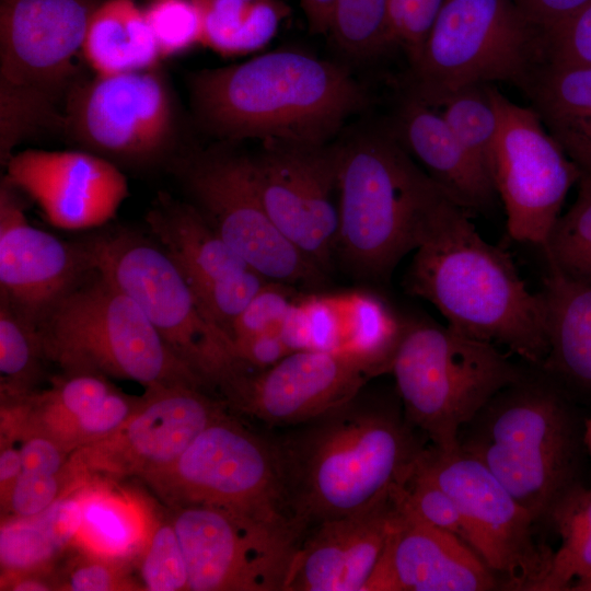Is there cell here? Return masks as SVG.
<instances>
[{"instance_id":"30bf717a","label":"cell","mask_w":591,"mask_h":591,"mask_svg":"<svg viewBox=\"0 0 591 591\" xmlns=\"http://www.w3.org/2000/svg\"><path fill=\"white\" fill-rule=\"evenodd\" d=\"M83 246L92 268L136 301L171 351L206 386L223 392L247 370L232 338L206 316L161 246L129 232L97 236Z\"/></svg>"},{"instance_id":"7bdbcfd3","label":"cell","mask_w":591,"mask_h":591,"mask_svg":"<svg viewBox=\"0 0 591 591\" xmlns=\"http://www.w3.org/2000/svg\"><path fill=\"white\" fill-rule=\"evenodd\" d=\"M445 0H387L389 48L399 46L409 66L419 58L430 28Z\"/></svg>"},{"instance_id":"277c9868","label":"cell","mask_w":591,"mask_h":591,"mask_svg":"<svg viewBox=\"0 0 591 591\" xmlns=\"http://www.w3.org/2000/svg\"><path fill=\"white\" fill-rule=\"evenodd\" d=\"M339 148L335 264L357 280L386 282L420 244L447 194L416 164L391 124L360 131Z\"/></svg>"},{"instance_id":"ba28073f","label":"cell","mask_w":591,"mask_h":591,"mask_svg":"<svg viewBox=\"0 0 591 591\" xmlns=\"http://www.w3.org/2000/svg\"><path fill=\"white\" fill-rule=\"evenodd\" d=\"M391 373L407 422L432 445L459 448L463 428L526 373L497 346L429 318L408 317Z\"/></svg>"},{"instance_id":"e575fe53","label":"cell","mask_w":591,"mask_h":591,"mask_svg":"<svg viewBox=\"0 0 591 591\" xmlns=\"http://www.w3.org/2000/svg\"><path fill=\"white\" fill-rule=\"evenodd\" d=\"M541 248L548 269L591 281V176H580L576 200Z\"/></svg>"},{"instance_id":"44dd1931","label":"cell","mask_w":591,"mask_h":591,"mask_svg":"<svg viewBox=\"0 0 591 591\" xmlns=\"http://www.w3.org/2000/svg\"><path fill=\"white\" fill-rule=\"evenodd\" d=\"M16 188H0V292L37 324L92 268L83 245L73 246L28 223Z\"/></svg>"},{"instance_id":"d590c367","label":"cell","mask_w":591,"mask_h":591,"mask_svg":"<svg viewBox=\"0 0 591 591\" xmlns=\"http://www.w3.org/2000/svg\"><path fill=\"white\" fill-rule=\"evenodd\" d=\"M386 11L387 0H336L328 33L346 55L375 57L389 49Z\"/></svg>"},{"instance_id":"1f68e13d","label":"cell","mask_w":591,"mask_h":591,"mask_svg":"<svg viewBox=\"0 0 591 591\" xmlns=\"http://www.w3.org/2000/svg\"><path fill=\"white\" fill-rule=\"evenodd\" d=\"M201 11V44L222 54L254 50L277 30L285 9L275 0H195Z\"/></svg>"},{"instance_id":"ffe728a7","label":"cell","mask_w":591,"mask_h":591,"mask_svg":"<svg viewBox=\"0 0 591 591\" xmlns=\"http://www.w3.org/2000/svg\"><path fill=\"white\" fill-rule=\"evenodd\" d=\"M5 178L31 197L49 223L63 230L100 227L128 196L125 175L85 150L26 149L5 163Z\"/></svg>"},{"instance_id":"816d5d0a","label":"cell","mask_w":591,"mask_h":591,"mask_svg":"<svg viewBox=\"0 0 591 591\" xmlns=\"http://www.w3.org/2000/svg\"><path fill=\"white\" fill-rule=\"evenodd\" d=\"M1 589L12 591L57 590L56 577L48 570L26 571L1 577Z\"/></svg>"},{"instance_id":"4dcf8cb0","label":"cell","mask_w":591,"mask_h":591,"mask_svg":"<svg viewBox=\"0 0 591 591\" xmlns=\"http://www.w3.org/2000/svg\"><path fill=\"white\" fill-rule=\"evenodd\" d=\"M560 546L552 553L547 569L532 591L569 590L591 575V489L572 485L555 502L549 515Z\"/></svg>"},{"instance_id":"f1b7e54d","label":"cell","mask_w":591,"mask_h":591,"mask_svg":"<svg viewBox=\"0 0 591 591\" xmlns=\"http://www.w3.org/2000/svg\"><path fill=\"white\" fill-rule=\"evenodd\" d=\"M82 57L97 76L157 68L161 56L152 30L135 0H103L86 28Z\"/></svg>"},{"instance_id":"4316f807","label":"cell","mask_w":591,"mask_h":591,"mask_svg":"<svg viewBox=\"0 0 591 591\" xmlns=\"http://www.w3.org/2000/svg\"><path fill=\"white\" fill-rule=\"evenodd\" d=\"M520 91L581 175L591 176V67L545 63Z\"/></svg>"},{"instance_id":"bcb514c9","label":"cell","mask_w":591,"mask_h":591,"mask_svg":"<svg viewBox=\"0 0 591 591\" xmlns=\"http://www.w3.org/2000/svg\"><path fill=\"white\" fill-rule=\"evenodd\" d=\"M71 489L67 468L57 475L22 471L1 506L10 511L11 517L32 518Z\"/></svg>"},{"instance_id":"f6af8a7d","label":"cell","mask_w":591,"mask_h":591,"mask_svg":"<svg viewBox=\"0 0 591 591\" xmlns=\"http://www.w3.org/2000/svg\"><path fill=\"white\" fill-rule=\"evenodd\" d=\"M544 32L547 65L559 68L591 67V1Z\"/></svg>"},{"instance_id":"db71d44e","label":"cell","mask_w":591,"mask_h":591,"mask_svg":"<svg viewBox=\"0 0 591 591\" xmlns=\"http://www.w3.org/2000/svg\"><path fill=\"white\" fill-rule=\"evenodd\" d=\"M569 590L572 591H591V575L580 579L571 584Z\"/></svg>"},{"instance_id":"ac0fdd59","label":"cell","mask_w":591,"mask_h":591,"mask_svg":"<svg viewBox=\"0 0 591 591\" xmlns=\"http://www.w3.org/2000/svg\"><path fill=\"white\" fill-rule=\"evenodd\" d=\"M224 413L223 404L199 387L147 389L144 398L119 429L71 453L69 475L73 482L88 477L141 478L172 464Z\"/></svg>"},{"instance_id":"74e56055","label":"cell","mask_w":591,"mask_h":591,"mask_svg":"<svg viewBox=\"0 0 591 591\" xmlns=\"http://www.w3.org/2000/svg\"><path fill=\"white\" fill-rule=\"evenodd\" d=\"M62 552L38 515L11 517L1 524V577L48 570Z\"/></svg>"},{"instance_id":"8992f818","label":"cell","mask_w":591,"mask_h":591,"mask_svg":"<svg viewBox=\"0 0 591 591\" xmlns=\"http://www.w3.org/2000/svg\"><path fill=\"white\" fill-rule=\"evenodd\" d=\"M103 0H0V155L48 127H62L80 79L78 57Z\"/></svg>"},{"instance_id":"f907efd6","label":"cell","mask_w":591,"mask_h":591,"mask_svg":"<svg viewBox=\"0 0 591 591\" xmlns=\"http://www.w3.org/2000/svg\"><path fill=\"white\" fill-rule=\"evenodd\" d=\"M15 432L4 431V437L1 436L0 451V493L1 505L8 498V495L22 472V454L20 441Z\"/></svg>"},{"instance_id":"c3c4849f","label":"cell","mask_w":591,"mask_h":591,"mask_svg":"<svg viewBox=\"0 0 591 591\" xmlns=\"http://www.w3.org/2000/svg\"><path fill=\"white\" fill-rule=\"evenodd\" d=\"M239 359L246 367L267 369L292 352L279 331H269L233 340Z\"/></svg>"},{"instance_id":"4fadbf2b","label":"cell","mask_w":591,"mask_h":591,"mask_svg":"<svg viewBox=\"0 0 591 591\" xmlns=\"http://www.w3.org/2000/svg\"><path fill=\"white\" fill-rule=\"evenodd\" d=\"M414 470L439 485L456 503L467 544L512 590L532 591L552 552L533 540L534 519L500 480L460 448L422 449Z\"/></svg>"},{"instance_id":"681fc988","label":"cell","mask_w":591,"mask_h":591,"mask_svg":"<svg viewBox=\"0 0 591 591\" xmlns=\"http://www.w3.org/2000/svg\"><path fill=\"white\" fill-rule=\"evenodd\" d=\"M526 18L547 31L591 0H513Z\"/></svg>"},{"instance_id":"8d00e7d4","label":"cell","mask_w":591,"mask_h":591,"mask_svg":"<svg viewBox=\"0 0 591 591\" xmlns=\"http://www.w3.org/2000/svg\"><path fill=\"white\" fill-rule=\"evenodd\" d=\"M340 313L335 294H301L286 316L280 334L292 351H338Z\"/></svg>"},{"instance_id":"5b68a950","label":"cell","mask_w":591,"mask_h":591,"mask_svg":"<svg viewBox=\"0 0 591 591\" xmlns=\"http://www.w3.org/2000/svg\"><path fill=\"white\" fill-rule=\"evenodd\" d=\"M464 428L459 448L483 463L535 522L573 485L575 421L542 369L497 393Z\"/></svg>"},{"instance_id":"e0dca14e","label":"cell","mask_w":591,"mask_h":591,"mask_svg":"<svg viewBox=\"0 0 591 591\" xmlns=\"http://www.w3.org/2000/svg\"><path fill=\"white\" fill-rule=\"evenodd\" d=\"M338 143L263 141L251 157L254 182L278 230L329 275L339 227Z\"/></svg>"},{"instance_id":"ab89813d","label":"cell","mask_w":591,"mask_h":591,"mask_svg":"<svg viewBox=\"0 0 591 591\" xmlns=\"http://www.w3.org/2000/svg\"><path fill=\"white\" fill-rule=\"evenodd\" d=\"M143 11L161 59L201 44L202 16L195 0H151Z\"/></svg>"},{"instance_id":"3957f363","label":"cell","mask_w":591,"mask_h":591,"mask_svg":"<svg viewBox=\"0 0 591 591\" xmlns=\"http://www.w3.org/2000/svg\"><path fill=\"white\" fill-rule=\"evenodd\" d=\"M357 398L277 445L290 507L304 531L386 498L424 449L397 414Z\"/></svg>"},{"instance_id":"d6986e66","label":"cell","mask_w":591,"mask_h":591,"mask_svg":"<svg viewBox=\"0 0 591 591\" xmlns=\"http://www.w3.org/2000/svg\"><path fill=\"white\" fill-rule=\"evenodd\" d=\"M378 366L350 354L296 350L274 366L239 374L223 391L236 409L275 426H297L355 399Z\"/></svg>"},{"instance_id":"60d3db41","label":"cell","mask_w":591,"mask_h":591,"mask_svg":"<svg viewBox=\"0 0 591 591\" xmlns=\"http://www.w3.org/2000/svg\"><path fill=\"white\" fill-rule=\"evenodd\" d=\"M268 281L254 269L192 288L206 316L231 337V328L253 297Z\"/></svg>"},{"instance_id":"52a82bcc","label":"cell","mask_w":591,"mask_h":591,"mask_svg":"<svg viewBox=\"0 0 591 591\" xmlns=\"http://www.w3.org/2000/svg\"><path fill=\"white\" fill-rule=\"evenodd\" d=\"M37 331L45 357L66 373L109 375L147 389L206 387L136 301L94 268L47 312Z\"/></svg>"},{"instance_id":"2e32d148","label":"cell","mask_w":591,"mask_h":591,"mask_svg":"<svg viewBox=\"0 0 591 591\" xmlns=\"http://www.w3.org/2000/svg\"><path fill=\"white\" fill-rule=\"evenodd\" d=\"M488 91L499 116L491 178L508 233L518 242L542 247L581 173L533 109L513 103L493 84Z\"/></svg>"},{"instance_id":"7402d4cb","label":"cell","mask_w":591,"mask_h":591,"mask_svg":"<svg viewBox=\"0 0 591 591\" xmlns=\"http://www.w3.org/2000/svg\"><path fill=\"white\" fill-rule=\"evenodd\" d=\"M395 486L391 490L395 505L393 524L364 591L499 588L497 575L467 543L419 518L399 497Z\"/></svg>"},{"instance_id":"6da1fadb","label":"cell","mask_w":591,"mask_h":591,"mask_svg":"<svg viewBox=\"0 0 591 591\" xmlns=\"http://www.w3.org/2000/svg\"><path fill=\"white\" fill-rule=\"evenodd\" d=\"M403 280L452 328L506 347L542 367L548 352L546 306L503 250L485 241L470 213L444 195L434 207Z\"/></svg>"},{"instance_id":"9a60e30c","label":"cell","mask_w":591,"mask_h":591,"mask_svg":"<svg viewBox=\"0 0 591 591\" xmlns=\"http://www.w3.org/2000/svg\"><path fill=\"white\" fill-rule=\"evenodd\" d=\"M62 128L82 150L148 164L173 144L174 101L157 68L80 78L66 99Z\"/></svg>"},{"instance_id":"d4e9b609","label":"cell","mask_w":591,"mask_h":591,"mask_svg":"<svg viewBox=\"0 0 591 591\" xmlns=\"http://www.w3.org/2000/svg\"><path fill=\"white\" fill-rule=\"evenodd\" d=\"M109 482L88 477L76 486L82 523L74 544L91 556L127 565L140 557L154 521L141 499Z\"/></svg>"},{"instance_id":"83f0119b","label":"cell","mask_w":591,"mask_h":591,"mask_svg":"<svg viewBox=\"0 0 591 591\" xmlns=\"http://www.w3.org/2000/svg\"><path fill=\"white\" fill-rule=\"evenodd\" d=\"M542 294L548 352L541 369L591 390V281L548 269Z\"/></svg>"},{"instance_id":"f35d334b","label":"cell","mask_w":591,"mask_h":591,"mask_svg":"<svg viewBox=\"0 0 591 591\" xmlns=\"http://www.w3.org/2000/svg\"><path fill=\"white\" fill-rule=\"evenodd\" d=\"M139 573L144 590H188L186 560L173 519L154 522L139 557Z\"/></svg>"},{"instance_id":"7dc6e473","label":"cell","mask_w":591,"mask_h":591,"mask_svg":"<svg viewBox=\"0 0 591 591\" xmlns=\"http://www.w3.org/2000/svg\"><path fill=\"white\" fill-rule=\"evenodd\" d=\"M126 566L83 553V556L71 563L60 576H55L57 590L113 591L139 589L127 577Z\"/></svg>"},{"instance_id":"f546056e","label":"cell","mask_w":591,"mask_h":591,"mask_svg":"<svg viewBox=\"0 0 591 591\" xmlns=\"http://www.w3.org/2000/svg\"><path fill=\"white\" fill-rule=\"evenodd\" d=\"M335 298L341 322L338 351L358 356L391 373L408 317L370 291L335 293Z\"/></svg>"},{"instance_id":"d6a6232c","label":"cell","mask_w":591,"mask_h":591,"mask_svg":"<svg viewBox=\"0 0 591 591\" xmlns=\"http://www.w3.org/2000/svg\"><path fill=\"white\" fill-rule=\"evenodd\" d=\"M440 106L444 108L441 115L454 136L491 177L499 116L488 84L463 88L449 95Z\"/></svg>"},{"instance_id":"11a10c76","label":"cell","mask_w":591,"mask_h":591,"mask_svg":"<svg viewBox=\"0 0 591 591\" xmlns=\"http://www.w3.org/2000/svg\"><path fill=\"white\" fill-rule=\"evenodd\" d=\"M584 441H586L587 447L589 448V450L591 452V418H590V420L588 421V424L586 426Z\"/></svg>"},{"instance_id":"b9f144b4","label":"cell","mask_w":591,"mask_h":591,"mask_svg":"<svg viewBox=\"0 0 591 591\" xmlns=\"http://www.w3.org/2000/svg\"><path fill=\"white\" fill-rule=\"evenodd\" d=\"M395 488L404 502L419 518L467 543L464 519L454 500L439 485L413 467L406 482L397 484Z\"/></svg>"},{"instance_id":"f5cc1de1","label":"cell","mask_w":591,"mask_h":591,"mask_svg":"<svg viewBox=\"0 0 591 591\" xmlns=\"http://www.w3.org/2000/svg\"><path fill=\"white\" fill-rule=\"evenodd\" d=\"M335 4L336 0H301L312 33L329 32Z\"/></svg>"},{"instance_id":"ee69618b","label":"cell","mask_w":591,"mask_h":591,"mask_svg":"<svg viewBox=\"0 0 591 591\" xmlns=\"http://www.w3.org/2000/svg\"><path fill=\"white\" fill-rule=\"evenodd\" d=\"M300 296L294 286L268 280L234 321L231 328L232 340L264 332L280 331L286 316Z\"/></svg>"},{"instance_id":"5bb4252c","label":"cell","mask_w":591,"mask_h":591,"mask_svg":"<svg viewBox=\"0 0 591 591\" xmlns=\"http://www.w3.org/2000/svg\"><path fill=\"white\" fill-rule=\"evenodd\" d=\"M172 519L186 560L189 591H283L304 534L205 505L174 509Z\"/></svg>"},{"instance_id":"484cf974","label":"cell","mask_w":591,"mask_h":591,"mask_svg":"<svg viewBox=\"0 0 591 591\" xmlns=\"http://www.w3.org/2000/svg\"><path fill=\"white\" fill-rule=\"evenodd\" d=\"M147 222L190 288L253 269L193 205L161 196Z\"/></svg>"},{"instance_id":"7c38bea8","label":"cell","mask_w":591,"mask_h":591,"mask_svg":"<svg viewBox=\"0 0 591 591\" xmlns=\"http://www.w3.org/2000/svg\"><path fill=\"white\" fill-rule=\"evenodd\" d=\"M184 181L193 206L251 268L268 280L294 287L326 285L329 275L271 221L257 192L250 155L202 153L187 163Z\"/></svg>"},{"instance_id":"836d02e7","label":"cell","mask_w":591,"mask_h":591,"mask_svg":"<svg viewBox=\"0 0 591 591\" xmlns=\"http://www.w3.org/2000/svg\"><path fill=\"white\" fill-rule=\"evenodd\" d=\"M42 356L45 352L37 327L0 297L1 399L33 393Z\"/></svg>"},{"instance_id":"603a6c76","label":"cell","mask_w":591,"mask_h":591,"mask_svg":"<svg viewBox=\"0 0 591 591\" xmlns=\"http://www.w3.org/2000/svg\"><path fill=\"white\" fill-rule=\"evenodd\" d=\"M394 513L390 493L366 510L316 523L294 553L283 591H364Z\"/></svg>"},{"instance_id":"8fae6325","label":"cell","mask_w":591,"mask_h":591,"mask_svg":"<svg viewBox=\"0 0 591 591\" xmlns=\"http://www.w3.org/2000/svg\"><path fill=\"white\" fill-rule=\"evenodd\" d=\"M173 509L205 505L304 532L290 507L277 445L228 413L169 466L141 477Z\"/></svg>"},{"instance_id":"cb8c5ba5","label":"cell","mask_w":591,"mask_h":591,"mask_svg":"<svg viewBox=\"0 0 591 591\" xmlns=\"http://www.w3.org/2000/svg\"><path fill=\"white\" fill-rule=\"evenodd\" d=\"M391 126L443 192L470 215L493 208L498 197L489 174L471 157L441 114L406 92Z\"/></svg>"},{"instance_id":"9c48e42d","label":"cell","mask_w":591,"mask_h":591,"mask_svg":"<svg viewBox=\"0 0 591 591\" xmlns=\"http://www.w3.org/2000/svg\"><path fill=\"white\" fill-rule=\"evenodd\" d=\"M545 63V32L513 0H445L409 66L406 92L434 108L471 85L521 90Z\"/></svg>"},{"instance_id":"7a4b0ae2","label":"cell","mask_w":591,"mask_h":591,"mask_svg":"<svg viewBox=\"0 0 591 591\" xmlns=\"http://www.w3.org/2000/svg\"><path fill=\"white\" fill-rule=\"evenodd\" d=\"M198 121L224 140L328 143L368 96L346 68L278 50L190 76Z\"/></svg>"}]
</instances>
